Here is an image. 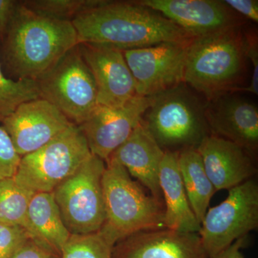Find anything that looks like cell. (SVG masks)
<instances>
[{"mask_svg":"<svg viewBox=\"0 0 258 258\" xmlns=\"http://www.w3.org/2000/svg\"><path fill=\"white\" fill-rule=\"evenodd\" d=\"M151 102L152 96H137L117 108L98 105L79 125L91 154L106 163L140 123Z\"/></svg>","mask_w":258,"mask_h":258,"instance_id":"cell-11","label":"cell"},{"mask_svg":"<svg viewBox=\"0 0 258 258\" xmlns=\"http://www.w3.org/2000/svg\"><path fill=\"white\" fill-rule=\"evenodd\" d=\"M91 154L79 125L72 123L43 147L22 157L14 179L33 195L52 192Z\"/></svg>","mask_w":258,"mask_h":258,"instance_id":"cell-6","label":"cell"},{"mask_svg":"<svg viewBox=\"0 0 258 258\" xmlns=\"http://www.w3.org/2000/svg\"><path fill=\"white\" fill-rule=\"evenodd\" d=\"M33 194L17 184L14 177L0 181V223L29 230L28 208Z\"/></svg>","mask_w":258,"mask_h":258,"instance_id":"cell-22","label":"cell"},{"mask_svg":"<svg viewBox=\"0 0 258 258\" xmlns=\"http://www.w3.org/2000/svg\"><path fill=\"white\" fill-rule=\"evenodd\" d=\"M106 0H27L21 3L37 14L72 21L83 12L99 6Z\"/></svg>","mask_w":258,"mask_h":258,"instance_id":"cell-24","label":"cell"},{"mask_svg":"<svg viewBox=\"0 0 258 258\" xmlns=\"http://www.w3.org/2000/svg\"><path fill=\"white\" fill-rule=\"evenodd\" d=\"M257 227L258 184L252 178L229 189L222 203L208 209L199 235L210 258Z\"/></svg>","mask_w":258,"mask_h":258,"instance_id":"cell-9","label":"cell"},{"mask_svg":"<svg viewBox=\"0 0 258 258\" xmlns=\"http://www.w3.org/2000/svg\"><path fill=\"white\" fill-rule=\"evenodd\" d=\"M105 168V161L91 154L52 191L71 235H88L101 230L105 220L102 186Z\"/></svg>","mask_w":258,"mask_h":258,"instance_id":"cell-7","label":"cell"},{"mask_svg":"<svg viewBox=\"0 0 258 258\" xmlns=\"http://www.w3.org/2000/svg\"><path fill=\"white\" fill-rule=\"evenodd\" d=\"M60 258H113V247L98 232L71 235L62 249Z\"/></svg>","mask_w":258,"mask_h":258,"instance_id":"cell-25","label":"cell"},{"mask_svg":"<svg viewBox=\"0 0 258 258\" xmlns=\"http://www.w3.org/2000/svg\"><path fill=\"white\" fill-rule=\"evenodd\" d=\"M179 153L165 152L159 171L164 206V226L171 230L199 233L201 224L190 206L178 165Z\"/></svg>","mask_w":258,"mask_h":258,"instance_id":"cell-19","label":"cell"},{"mask_svg":"<svg viewBox=\"0 0 258 258\" xmlns=\"http://www.w3.org/2000/svg\"><path fill=\"white\" fill-rule=\"evenodd\" d=\"M205 115L211 135L230 141L253 157L258 149V108L232 93L206 101Z\"/></svg>","mask_w":258,"mask_h":258,"instance_id":"cell-15","label":"cell"},{"mask_svg":"<svg viewBox=\"0 0 258 258\" xmlns=\"http://www.w3.org/2000/svg\"><path fill=\"white\" fill-rule=\"evenodd\" d=\"M30 238L23 227L0 223V258H12Z\"/></svg>","mask_w":258,"mask_h":258,"instance_id":"cell-27","label":"cell"},{"mask_svg":"<svg viewBox=\"0 0 258 258\" xmlns=\"http://www.w3.org/2000/svg\"><path fill=\"white\" fill-rule=\"evenodd\" d=\"M5 34V60L17 79L37 81L79 44L72 22L37 14L21 2Z\"/></svg>","mask_w":258,"mask_h":258,"instance_id":"cell-2","label":"cell"},{"mask_svg":"<svg viewBox=\"0 0 258 258\" xmlns=\"http://www.w3.org/2000/svg\"><path fill=\"white\" fill-rule=\"evenodd\" d=\"M164 154L141 120L109 159L123 166L132 177L136 178L139 184L149 190L151 195L163 202L159 186V171Z\"/></svg>","mask_w":258,"mask_h":258,"instance_id":"cell-18","label":"cell"},{"mask_svg":"<svg viewBox=\"0 0 258 258\" xmlns=\"http://www.w3.org/2000/svg\"><path fill=\"white\" fill-rule=\"evenodd\" d=\"M79 45L96 82L98 105L117 108L139 96L123 50L102 44Z\"/></svg>","mask_w":258,"mask_h":258,"instance_id":"cell-13","label":"cell"},{"mask_svg":"<svg viewBox=\"0 0 258 258\" xmlns=\"http://www.w3.org/2000/svg\"><path fill=\"white\" fill-rule=\"evenodd\" d=\"M191 41L162 42L123 50L137 83V94L155 96L183 83L186 54Z\"/></svg>","mask_w":258,"mask_h":258,"instance_id":"cell-10","label":"cell"},{"mask_svg":"<svg viewBox=\"0 0 258 258\" xmlns=\"http://www.w3.org/2000/svg\"><path fill=\"white\" fill-rule=\"evenodd\" d=\"M113 258H209L199 233L163 228L143 231L113 247Z\"/></svg>","mask_w":258,"mask_h":258,"instance_id":"cell-16","label":"cell"},{"mask_svg":"<svg viewBox=\"0 0 258 258\" xmlns=\"http://www.w3.org/2000/svg\"><path fill=\"white\" fill-rule=\"evenodd\" d=\"M198 151L217 191L232 189L257 174L254 157L230 141L210 135L204 139Z\"/></svg>","mask_w":258,"mask_h":258,"instance_id":"cell-17","label":"cell"},{"mask_svg":"<svg viewBox=\"0 0 258 258\" xmlns=\"http://www.w3.org/2000/svg\"><path fill=\"white\" fill-rule=\"evenodd\" d=\"M138 4L169 19L193 37L234 27L243 26V19L218 0H139Z\"/></svg>","mask_w":258,"mask_h":258,"instance_id":"cell-14","label":"cell"},{"mask_svg":"<svg viewBox=\"0 0 258 258\" xmlns=\"http://www.w3.org/2000/svg\"><path fill=\"white\" fill-rule=\"evenodd\" d=\"M19 5L18 1L0 0V35L6 31Z\"/></svg>","mask_w":258,"mask_h":258,"instance_id":"cell-31","label":"cell"},{"mask_svg":"<svg viewBox=\"0 0 258 258\" xmlns=\"http://www.w3.org/2000/svg\"><path fill=\"white\" fill-rule=\"evenodd\" d=\"M248 244V235L236 240L230 247L210 258H245L242 254V249Z\"/></svg>","mask_w":258,"mask_h":258,"instance_id":"cell-32","label":"cell"},{"mask_svg":"<svg viewBox=\"0 0 258 258\" xmlns=\"http://www.w3.org/2000/svg\"><path fill=\"white\" fill-rule=\"evenodd\" d=\"M12 258H60V255L30 238Z\"/></svg>","mask_w":258,"mask_h":258,"instance_id":"cell-29","label":"cell"},{"mask_svg":"<svg viewBox=\"0 0 258 258\" xmlns=\"http://www.w3.org/2000/svg\"><path fill=\"white\" fill-rule=\"evenodd\" d=\"M28 221L30 238L60 255L71 235L52 192L32 195L29 204Z\"/></svg>","mask_w":258,"mask_h":258,"instance_id":"cell-20","label":"cell"},{"mask_svg":"<svg viewBox=\"0 0 258 258\" xmlns=\"http://www.w3.org/2000/svg\"><path fill=\"white\" fill-rule=\"evenodd\" d=\"M2 122L21 157L43 147L72 124L58 108L42 98L22 103Z\"/></svg>","mask_w":258,"mask_h":258,"instance_id":"cell-12","label":"cell"},{"mask_svg":"<svg viewBox=\"0 0 258 258\" xmlns=\"http://www.w3.org/2000/svg\"><path fill=\"white\" fill-rule=\"evenodd\" d=\"M79 45L37 80L40 98L54 105L77 125L87 119L98 106L96 82Z\"/></svg>","mask_w":258,"mask_h":258,"instance_id":"cell-8","label":"cell"},{"mask_svg":"<svg viewBox=\"0 0 258 258\" xmlns=\"http://www.w3.org/2000/svg\"><path fill=\"white\" fill-rule=\"evenodd\" d=\"M224 3L237 14L257 23V0H225Z\"/></svg>","mask_w":258,"mask_h":258,"instance_id":"cell-30","label":"cell"},{"mask_svg":"<svg viewBox=\"0 0 258 258\" xmlns=\"http://www.w3.org/2000/svg\"><path fill=\"white\" fill-rule=\"evenodd\" d=\"M21 158L6 131L0 126V181L14 177Z\"/></svg>","mask_w":258,"mask_h":258,"instance_id":"cell-26","label":"cell"},{"mask_svg":"<svg viewBox=\"0 0 258 258\" xmlns=\"http://www.w3.org/2000/svg\"><path fill=\"white\" fill-rule=\"evenodd\" d=\"M247 58L250 60L252 66V74L250 84L246 87H240L236 90L235 92H247L258 94V45L257 38L254 35L247 34Z\"/></svg>","mask_w":258,"mask_h":258,"instance_id":"cell-28","label":"cell"},{"mask_svg":"<svg viewBox=\"0 0 258 258\" xmlns=\"http://www.w3.org/2000/svg\"><path fill=\"white\" fill-rule=\"evenodd\" d=\"M40 98L37 81L31 79H8L5 76L0 64V120L6 117L22 103Z\"/></svg>","mask_w":258,"mask_h":258,"instance_id":"cell-23","label":"cell"},{"mask_svg":"<svg viewBox=\"0 0 258 258\" xmlns=\"http://www.w3.org/2000/svg\"><path fill=\"white\" fill-rule=\"evenodd\" d=\"M178 165L190 206L200 224L217 192L204 167L198 149H190L178 154Z\"/></svg>","mask_w":258,"mask_h":258,"instance_id":"cell-21","label":"cell"},{"mask_svg":"<svg viewBox=\"0 0 258 258\" xmlns=\"http://www.w3.org/2000/svg\"><path fill=\"white\" fill-rule=\"evenodd\" d=\"M247 45L242 26L195 37L188 47L183 83L206 101L234 93L245 72Z\"/></svg>","mask_w":258,"mask_h":258,"instance_id":"cell-3","label":"cell"},{"mask_svg":"<svg viewBox=\"0 0 258 258\" xmlns=\"http://www.w3.org/2000/svg\"><path fill=\"white\" fill-rule=\"evenodd\" d=\"M102 186L105 220L98 232L112 247L134 234L164 227V203L146 193L116 161L106 163Z\"/></svg>","mask_w":258,"mask_h":258,"instance_id":"cell-4","label":"cell"},{"mask_svg":"<svg viewBox=\"0 0 258 258\" xmlns=\"http://www.w3.org/2000/svg\"><path fill=\"white\" fill-rule=\"evenodd\" d=\"M71 22L79 44H102L122 50L195 38L160 13L136 1L106 0Z\"/></svg>","mask_w":258,"mask_h":258,"instance_id":"cell-1","label":"cell"},{"mask_svg":"<svg viewBox=\"0 0 258 258\" xmlns=\"http://www.w3.org/2000/svg\"><path fill=\"white\" fill-rule=\"evenodd\" d=\"M205 103L181 83L152 96L142 120L164 152L198 149L211 135L205 118Z\"/></svg>","mask_w":258,"mask_h":258,"instance_id":"cell-5","label":"cell"}]
</instances>
